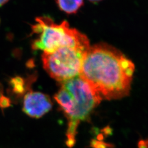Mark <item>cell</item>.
Wrapping results in <instances>:
<instances>
[{"label":"cell","mask_w":148,"mask_h":148,"mask_svg":"<svg viewBox=\"0 0 148 148\" xmlns=\"http://www.w3.org/2000/svg\"><path fill=\"white\" fill-rule=\"evenodd\" d=\"M60 10L71 14H75L84 4V0H57Z\"/></svg>","instance_id":"cell-6"},{"label":"cell","mask_w":148,"mask_h":148,"mask_svg":"<svg viewBox=\"0 0 148 148\" xmlns=\"http://www.w3.org/2000/svg\"><path fill=\"white\" fill-rule=\"evenodd\" d=\"M89 48L64 46L51 53H43V68L60 84L71 79L79 76L83 59Z\"/></svg>","instance_id":"cell-3"},{"label":"cell","mask_w":148,"mask_h":148,"mask_svg":"<svg viewBox=\"0 0 148 148\" xmlns=\"http://www.w3.org/2000/svg\"><path fill=\"white\" fill-rule=\"evenodd\" d=\"M11 101L9 99L5 97H2L0 98V106L1 108H6L10 106Z\"/></svg>","instance_id":"cell-8"},{"label":"cell","mask_w":148,"mask_h":148,"mask_svg":"<svg viewBox=\"0 0 148 148\" xmlns=\"http://www.w3.org/2000/svg\"><path fill=\"white\" fill-rule=\"evenodd\" d=\"M9 0H0V7L5 5Z\"/></svg>","instance_id":"cell-9"},{"label":"cell","mask_w":148,"mask_h":148,"mask_svg":"<svg viewBox=\"0 0 148 148\" xmlns=\"http://www.w3.org/2000/svg\"><path fill=\"white\" fill-rule=\"evenodd\" d=\"M53 107L48 95L40 92L29 91L24 97L23 111L29 116L35 119L46 115Z\"/></svg>","instance_id":"cell-5"},{"label":"cell","mask_w":148,"mask_h":148,"mask_svg":"<svg viewBox=\"0 0 148 148\" xmlns=\"http://www.w3.org/2000/svg\"><path fill=\"white\" fill-rule=\"evenodd\" d=\"M32 30L33 34L38 35L32 48L42 51L43 53H51L64 46L90 47L87 37L76 29L70 27L67 21L56 24L49 17L41 16L36 19V24L32 26Z\"/></svg>","instance_id":"cell-2"},{"label":"cell","mask_w":148,"mask_h":148,"mask_svg":"<svg viewBox=\"0 0 148 148\" xmlns=\"http://www.w3.org/2000/svg\"><path fill=\"white\" fill-rule=\"evenodd\" d=\"M134 64L121 51L106 43L90 46L85 54L79 76L101 100L129 95Z\"/></svg>","instance_id":"cell-1"},{"label":"cell","mask_w":148,"mask_h":148,"mask_svg":"<svg viewBox=\"0 0 148 148\" xmlns=\"http://www.w3.org/2000/svg\"><path fill=\"white\" fill-rule=\"evenodd\" d=\"M25 84V80L21 77L16 76L12 78L10 82L11 92L14 95L18 96L24 95L27 89Z\"/></svg>","instance_id":"cell-7"},{"label":"cell","mask_w":148,"mask_h":148,"mask_svg":"<svg viewBox=\"0 0 148 148\" xmlns=\"http://www.w3.org/2000/svg\"><path fill=\"white\" fill-rule=\"evenodd\" d=\"M88 1H90V2H94V3H95V2H100V1H102V0H88Z\"/></svg>","instance_id":"cell-10"},{"label":"cell","mask_w":148,"mask_h":148,"mask_svg":"<svg viewBox=\"0 0 148 148\" xmlns=\"http://www.w3.org/2000/svg\"><path fill=\"white\" fill-rule=\"evenodd\" d=\"M2 86L0 84V96L2 95Z\"/></svg>","instance_id":"cell-11"},{"label":"cell","mask_w":148,"mask_h":148,"mask_svg":"<svg viewBox=\"0 0 148 148\" xmlns=\"http://www.w3.org/2000/svg\"><path fill=\"white\" fill-rule=\"evenodd\" d=\"M61 85L68 90L74 100V125L77 128L81 122L90 117L102 100L79 75L61 83Z\"/></svg>","instance_id":"cell-4"}]
</instances>
